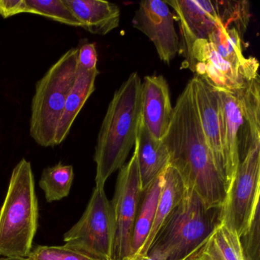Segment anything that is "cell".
<instances>
[{
  "label": "cell",
  "mask_w": 260,
  "mask_h": 260,
  "mask_svg": "<svg viewBox=\"0 0 260 260\" xmlns=\"http://www.w3.org/2000/svg\"><path fill=\"white\" fill-rule=\"evenodd\" d=\"M162 141L170 153V165L180 176L185 191H194L208 208L223 207L228 196L226 183L207 144L190 80L176 100Z\"/></svg>",
  "instance_id": "6da1fadb"
},
{
  "label": "cell",
  "mask_w": 260,
  "mask_h": 260,
  "mask_svg": "<svg viewBox=\"0 0 260 260\" xmlns=\"http://www.w3.org/2000/svg\"><path fill=\"white\" fill-rule=\"evenodd\" d=\"M141 83L138 73H132L109 103L94 155L95 187L104 188L107 179L124 166L135 147L141 119Z\"/></svg>",
  "instance_id": "7a4b0ae2"
},
{
  "label": "cell",
  "mask_w": 260,
  "mask_h": 260,
  "mask_svg": "<svg viewBox=\"0 0 260 260\" xmlns=\"http://www.w3.org/2000/svg\"><path fill=\"white\" fill-rule=\"evenodd\" d=\"M222 221L223 207L208 208L194 191H185L147 255L159 260H188Z\"/></svg>",
  "instance_id": "3957f363"
},
{
  "label": "cell",
  "mask_w": 260,
  "mask_h": 260,
  "mask_svg": "<svg viewBox=\"0 0 260 260\" xmlns=\"http://www.w3.org/2000/svg\"><path fill=\"white\" fill-rule=\"evenodd\" d=\"M39 203L31 162L15 167L0 209V255L28 257L38 229Z\"/></svg>",
  "instance_id": "277c9868"
},
{
  "label": "cell",
  "mask_w": 260,
  "mask_h": 260,
  "mask_svg": "<svg viewBox=\"0 0 260 260\" xmlns=\"http://www.w3.org/2000/svg\"><path fill=\"white\" fill-rule=\"evenodd\" d=\"M78 48H71L36 84L31 101L30 135L44 147L55 146L57 126L75 81Z\"/></svg>",
  "instance_id": "5b68a950"
},
{
  "label": "cell",
  "mask_w": 260,
  "mask_h": 260,
  "mask_svg": "<svg viewBox=\"0 0 260 260\" xmlns=\"http://www.w3.org/2000/svg\"><path fill=\"white\" fill-rule=\"evenodd\" d=\"M215 90L224 120L226 155L232 184L240 162L252 149L260 145L259 76L237 92Z\"/></svg>",
  "instance_id": "8992f818"
},
{
  "label": "cell",
  "mask_w": 260,
  "mask_h": 260,
  "mask_svg": "<svg viewBox=\"0 0 260 260\" xmlns=\"http://www.w3.org/2000/svg\"><path fill=\"white\" fill-rule=\"evenodd\" d=\"M115 221L104 188L95 187L81 218L63 237L64 246L97 260H115Z\"/></svg>",
  "instance_id": "52a82bcc"
},
{
  "label": "cell",
  "mask_w": 260,
  "mask_h": 260,
  "mask_svg": "<svg viewBox=\"0 0 260 260\" xmlns=\"http://www.w3.org/2000/svg\"><path fill=\"white\" fill-rule=\"evenodd\" d=\"M260 145L240 162L223 206V221L238 237L246 231L259 208Z\"/></svg>",
  "instance_id": "ba28073f"
},
{
  "label": "cell",
  "mask_w": 260,
  "mask_h": 260,
  "mask_svg": "<svg viewBox=\"0 0 260 260\" xmlns=\"http://www.w3.org/2000/svg\"><path fill=\"white\" fill-rule=\"evenodd\" d=\"M136 150L120 169L111 202L115 221V260H124L131 252L132 232L141 196Z\"/></svg>",
  "instance_id": "9c48e42d"
},
{
  "label": "cell",
  "mask_w": 260,
  "mask_h": 260,
  "mask_svg": "<svg viewBox=\"0 0 260 260\" xmlns=\"http://www.w3.org/2000/svg\"><path fill=\"white\" fill-rule=\"evenodd\" d=\"M190 81L207 144L224 179L228 191L231 179L226 155L224 120L218 95L214 88L198 76H194Z\"/></svg>",
  "instance_id": "30bf717a"
},
{
  "label": "cell",
  "mask_w": 260,
  "mask_h": 260,
  "mask_svg": "<svg viewBox=\"0 0 260 260\" xmlns=\"http://www.w3.org/2000/svg\"><path fill=\"white\" fill-rule=\"evenodd\" d=\"M132 25L153 42L162 61L170 63L179 52L174 16L165 1L146 0L140 3Z\"/></svg>",
  "instance_id": "8fae6325"
},
{
  "label": "cell",
  "mask_w": 260,
  "mask_h": 260,
  "mask_svg": "<svg viewBox=\"0 0 260 260\" xmlns=\"http://www.w3.org/2000/svg\"><path fill=\"white\" fill-rule=\"evenodd\" d=\"M177 16L180 28L179 51L185 57L186 68L193 71L191 48L198 40H208L218 25L213 1L210 0H167Z\"/></svg>",
  "instance_id": "7c38bea8"
},
{
  "label": "cell",
  "mask_w": 260,
  "mask_h": 260,
  "mask_svg": "<svg viewBox=\"0 0 260 260\" xmlns=\"http://www.w3.org/2000/svg\"><path fill=\"white\" fill-rule=\"evenodd\" d=\"M193 71L217 90L234 92L246 86L257 75L248 74L225 60L208 40H198L191 48Z\"/></svg>",
  "instance_id": "4fadbf2b"
},
{
  "label": "cell",
  "mask_w": 260,
  "mask_h": 260,
  "mask_svg": "<svg viewBox=\"0 0 260 260\" xmlns=\"http://www.w3.org/2000/svg\"><path fill=\"white\" fill-rule=\"evenodd\" d=\"M173 107L170 88L162 76H147L141 83V119L150 135L162 140L168 129Z\"/></svg>",
  "instance_id": "5bb4252c"
},
{
  "label": "cell",
  "mask_w": 260,
  "mask_h": 260,
  "mask_svg": "<svg viewBox=\"0 0 260 260\" xmlns=\"http://www.w3.org/2000/svg\"><path fill=\"white\" fill-rule=\"evenodd\" d=\"M135 150L138 157L141 191L147 189L170 166V156L162 140L150 135L141 119Z\"/></svg>",
  "instance_id": "9a60e30c"
},
{
  "label": "cell",
  "mask_w": 260,
  "mask_h": 260,
  "mask_svg": "<svg viewBox=\"0 0 260 260\" xmlns=\"http://www.w3.org/2000/svg\"><path fill=\"white\" fill-rule=\"evenodd\" d=\"M80 23V27L92 34L106 36L118 28L119 7L103 0H64Z\"/></svg>",
  "instance_id": "2e32d148"
},
{
  "label": "cell",
  "mask_w": 260,
  "mask_h": 260,
  "mask_svg": "<svg viewBox=\"0 0 260 260\" xmlns=\"http://www.w3.org/2000/svg\"><path fill=\"white\" fill-rule=\"evenodd\" d=\"M162 176L164 183L156 205L154 220L142 249L136 256L147 255L153 240L164 226V223L171 215L175 208L182 202L185 196V188L182 179L173 167L169 166L168 168L164 171Z\"/></svg>",
  "instance_id": "e0dca14e"
},
{
  "label": "cell",
  "mask_w": 260,
  "mask_h": 260,
  "mask_svg": "<svg viewBox=\"0 0 260 260\" xmlns=\"http://www.w3.org/2000/svg\"><path fill=\"white\" fill-rule=\"evenodd\" d=\"M99 74L98 69L86 71L77 68L75 81L67 98L63 115L57 126L55 146L61 144L68 138L77 115L95 91V79Z\"/></svg>",
  "instance_id": "ac0fdd59"
},
{
  "label": "cell",
  "mask_w": 260,
  "mask_h": 260,
  "mask_svg": "<svg viewBox=\"0 0 260 260\" xmlns=\"http://www.w3.org/2000/svg\"><path fill=\"white\" fill-rule=\"evenodd\" d=\"M162 174L141 193L139 208L132 232L130 255L124 260L133 258L139 253L150 234L164 183Z\"/></svg>",
  "instance_id": "d6986e66"
},
{
  "label": "cell",
  "mask_w": 260,
  "mask_h": 260,
  "mask_svg": "<svg viewBox=\"0 0 260 260\" xmlns=\"http://www.w3.org/2000/svg\"><path fill=\"white\" fill-rule=\"evenodd\" d=\"M242 39L234 28L225 29L218 22L208 41L212 44L216 51L233 66L248 74L257 75L259 66L258 60L253 57H245L242 48Z\"/></svg>",
  "instance_id": "ffe728a7"
},
{
  "label": "cell",
  "mask_w": 260,
  "mask_h": 260,
  "mask_svg": "<svg viewBox=\"0 0 260 260\" xmlns=\"http://www.w3.org/2000/svg\"><path fill=\"white\" fill-rule=\"evenodd\" d=\"M190 258L192 260H244L238 236L223 221Z\"/></svg>",
  "instance_id": "44dd1931"
},
{
  "label": "cell",
  "mask_w": 260,
  "mask_h": 260,
  "mask_svg": "<svg viewBox=\"0 0 260 260\" xmlns=\"http://www.w3.org/2000/svg\"><path fill=\"white\" fill-rule=\"evenodd\" d=\"M74 179V167L60 162L43 170L39 185L47 202H53L68 197Z\"/></svg>",
  "instance_id": "7402d4cb"
},
{
  "label": "cell",
  "mask_w": 260,
  "mask_h": 260,
  "mask_svg": "<svg viewBox=\"0 0 260 260\" xmlns=\"http://www.w3.org/2000/svg\"><path fill=\"white\" fill-rule=\"evenodd\" d=\"M219 22L225 29L234 28L243 39L250 20L249 2L222 0L213 1Z\"/></svg>",
  "instance_id": "603a6c76"
},
{
  "label": "cell",
  "mask_w": 260,
  "mask_h": 260,
  "mask_svg": "<svg viewBox=\"0 0 260 260\" xmlns=\"http://www.w3.org/2000/svg\"><path fill=\"white\" fill-rule=\"evenodd\" d=\"M29 14L39 15L55 22L74 27H80L78 19L64 0H25Z\"/></svg>",
  "instance_id": "cb8c5ba5"
},
{
  "label": "cell",
  "mask_w": 260,
  "mask_h": 260,
  "mask_svg": "<svg viewBox=\"0 0 260 260\" xmlns=\"http://www.w3.org/2000/svg\"><path fill=\"white\" fill-rule=\"evenodd\" d=\"M257 208L250 225L239 237L244 260H260V214Z\"/></svg>",
  "instance_id": "d4e9b609"
},
{
  "label": "cell",
  "mask_w": 260,
  "mask_h": 260,
  "mask_svg": "<svg viewBox=\"0 0 260 260\" xmlns=\"http://www.w3.org/2000/svg\"><path fill=\"white\" fill-rule=\"evenodd\" d=\"M27 258L30 260H97L64 246H39Z\"/></svg>",
  "instance_id": "484cf974"
},
{
  "label": "cell",
  "mask_w": 260,
  "mask_h": 260,
  "mask_svg": "<svg viewBox=\"0 0 260 260\" xmlns=\"http://www.w3.org/2000/svg\"><path fill=\"white\" fill-rule=\"evenodd\" d=\"M97 62L98 55L94 44H85L81 48H78L77 68L83 71H94L97 69Z\"/></svg>",
  "instance_id": "4316f807"
},
{
  "label": "cell",
  "mask_w": 260,
  "mask_h": 260,
  "mask_svg": "<svg viewBox=\"0 0 260 260\" xmlns=\"http://www.w3.org/2000/svg\"><path fill=\"white\" fill-rule=\"evenodd\" d=\"M22 13H30L25 0H0V16L4 19Z\"/></svg>",
  "instance_id": "83f0119b"
},
{
  "label": "cell",
  "mask_w": 260,
  "mask_h": 260,
  "mask_svg": "<svg viewBox=\"0 0 260 260\" xmlns=\"http://www.w3.org/2000/svg\"><path fill=\"white\" fill-rule=\"evenodd\" d=\"M127 260H159L157 258H153L149 255H141V256H135L134 258Z\"/></svg>",
  "instance_id": "f1b7e54d"
},
{
  "label": "cell",
  "mask_w": 260,
  "mask_h": 260,
  "mask_svg": "<svg viewBox=\"0 0 260 260\" xmlns=\"http://www.w3.org/2000/svg\"><path fill=\"white\" fill-rule=\"evenodd\" d=\"M0 260H30L27 257L21 256H10V257H4V258H0Z\"/></svg>",
  "instance_id": "f546056e"
},
{
  "label": "cell",
  "mask_w": 260,
  "mask_h": 260,
  "mask_svg": "<svg viewBox=\"0 0 260 260\" xmlns=\"http://www.w3.org/2000/svg\"><path fill=\"white\" fill-rule=\"evenodd\" d=\"M188 260H192V259H191V258H188Z\"/></svg>",
  "instance_id": "4dcf8cb0"
}]
</instances>
